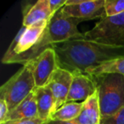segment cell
<instances>
[{
  "label": "cell",
  "instance_id": "obj_1",
  "mask_svg": "<svg viewBox=\"0 0 124 124\" xmlns=\"http://www.w3.org/2000/svg\"><path fill=\"white\" fill-rule=\"evenodd\" d=\"M54 48L59 67L71 73H85L88 69L124 57V46H111L86 38L68 40Z\"/></svg>",
  "mask_w": 124,
  "mask_h": 124
},
{
  "label": "cell",
  "instance_id": "obj_2",
  "mask_svg": "<svg viewBox=\"0 0 124 124\" xmlns=\"http://www.w3.org/2000/svg\"><path fill=\"white\" fill-rule=\"evenodd\" d=\"M82 20L64 16L60 9L49 20L41 39L26 53L12 57L7 64H22L25 66L38 57L45 49L54 47L57 43H63L71 39L85 38L84 33L78 31V25Z\"/></svg>",
  "mask_w": 124,
  "mask_h": 124
},
{
  "label": "cell",
  "instance_id": "obj_3",
  "mask_svg": "<svg viewBox=\"0 0 124 124\" xmlns=\"http://www.w3.org/2000/svg\"><path fill=\"white\" fill-rule=\"evenodd\" d=\"M90 76L97 88L101 117L115 115L124 106V76L116 73Z\"/></svg>",
  "mask_w": 124,
  "mask_h": 124
},
{
  "label": "cell",
  "instance_id": "obj_4",
  "mask_svg": "<svg viewBox=\"0 0 124 124\" xmlns=\"http://www.w3.org/2000/svg\"><path fill=\"white\" fill-rule=\"evenodd\" d=\"M36 88L32 62L30 61L0 88V100L6 101L9 110L15 109Z\"/></svg>",
  "mask_w": 124,
  "mask_h": 124
},
{
  "label": "cell",
  "instance_id": "obj_5",
  "mask_svg": "<svg viewBox=\"0 0 124 124\" xmlns=\"http://www.w3.org/2000/svg\"><path fill=\"white\" fill-rule=\"evenodd\" d=\"M84 38L111 46H124V12L100 19L93 29L84 33Z\"/></svg>",
  "mask_w": 124,
  "mask_h": 124
},
{
  "label": "cell",
  "instance_id": "obj_6",
  "mask_svg": "<svg viewBox=\"0 0 124 124\" xmlns=\"http://www.w3.org/2000/svg\"><path fill=\"white\" fill-rule=\"evenodd\" d=\"M31 62L36 88L47 86L51 77L59 68L54 48L51 47L45 49L39 56L31 60Z\"/></svg>",
  "mask_w": 124,
  "mask_h": 124
},
{
  "label": "cell",
  "instance_id": "obj_7",
  "mask_svg": "<svg viewBox=\"0 0 124 124\" xmlns=\"http://www.w3.org/2000/svg\"><path fill=\"white\" fill-rule=\"evenodd\" d=\"M105 0H83L81 4L65 5L61 10L64 16L80 19L83 21L105 17Z\"/></svg>",
  "mask_w": 124,
  "mask_h": 124
},
{
  "label": "cell",
  "instance_id": "obj_8",
  "mask_svg": "<svg viewBox=\"0 0 124 124\" xmlns=\"http://www.w3.org/2000/svg\"><path fill=\"white\" fill-rule=\"evenodd\" d=\"M72 81V73L59 67L51 77L48 86L50 88L55 100V111L64 105Z\"/></svg>",
  "mask_w": 124,
  "mask_h": 124
},
{
  "label": "cell",
  "instance_id": "obj_9",
  "mask_svg": "<svg viewBox=\"0 0 124 124\" xmlns=\"http://www.w3.org/2000/svg\"><path fill=\"white\" fill-rule=\"evenodd\" d=\"M97 92L93 78L87 73L72 72V81L68 93L66 103L86 100Z\"/></svg>",
  "mask_w": 124,
  "mask_h": 124
},
{
  "label": "cell",
  "instance_id": "obj_10",
  "mask_svg": "<svg viewBox=\"0 0 124 124\" xmlns=\"http://www.w3.org/2000/svg\"><path fill=\"white\" fill-rule=\"evenodd\" d=\"M48 21H42L35 23L34 25L29 26V27H26L25 32L22 34L21 39L16 46L14 53H13L12 56L9 58V60L16 55L26 53L31 48H32L41 39L42 36L48 26ZM9 60L7 61V63L9 62Z\"/></svg>",
  "mask_w": 124,
  "mask_h": 124
},
{
  "label": "cell",
  "instance_id": "obj_11",
  "mask_svg": "<svg viewBox=\"0 0 124 124\" xmlns=\"http://www.w3.org/2000/svg\"><path fill=\"white\" fill-rule=\"evenodd\" d=\"M34 91L38 106V118L44 122L51 120L55 112V100L50 88L47 85L42 88H36Z\"/></svg>",
  "mask_w": 124,
  "mask_h": 124
},
{
  "label": "cell",
  "instance_id": "obj_12",
  "mask_svg": "<svg viewBox=\"0 0 124 124\" xmlns=\"http://www.w3.org/2000/svg\"><path fill=\"white\" fill-rule=\"evenodd\" d=\"M53 17L48 0H38L32 5H27L23 9V26L29 27L42 21H48Z\"/></svg>",
  "mask_w": 124,
  "mask_h": 124
},
{
  "label": "cell",
  "instance_id": "obj_13",
  "mask_svg": "<svg viewBox=\"0 0 124 124\" xmlns=\"http://www.w3.org/2000/svg\"><path fill=\"white\" fill-rule=\"evenodd\" d=\"M101 113L98 93H95L83 101V106L78 118L71 122L78 124H100Z\"/></svg>",
  "mask_w": 124,
  "mask_h": 124
},
{
  "label": "cell",
  "instance_id": "obj_14",
  "mask_svg": "<svg viewBox=\"0 0 124 124\" xmlns=\"http://www.w3.org/2000/svg\"><path fill=\"white\" fill-rule=\"evenodd\" d=\"M34 90L20 105H18L15 109L9 110L5 122L21 119L38 118V111Z\"/></svg>",
  "mask_w": 124,
  "mask_h": 124
},
{
  "label": "cell",
  "instance_id": "obj_15",
  "mask_svg": "<svg viewBox=\"0 0 124 124\" xmlns=\"http://www.w3.org/2000/svg\"><path fill=\"white\" fill-rule=\"evenodd\" d=\"M85 73L92 76L108 74V73H116L124 76V57L114 59L98 66L88 69Z\"/></svg>",
  "mask_w": 124,
  "mask_h": 124
},
{
  "label": "cell",
  "instance_id": "obj_16",
  "mask_svg": "<svg viewBox=\"0 0 124 124\" xmlns=\"http://www.w3.org/2000/svg\"><path fill=\"white\" fill-rule=\"evenodd\" d=\"M83 106V102H69L62 105L54 112L51 120L71 122L78 118Z\"/></svg>",
  "mask_w": 124,
  "mask_h": 124
},
{
  "label": "cell",
  "instance_id": "obj_17",
  "mask_svg": "<svg viewBox=\"0 0 124 124\" xmlns=\"http://www.w3.org/2000/svg\"><path fill=\"white\" fill-rule=\"evenodd\" d=\"M105 12L106 16H114L124 12V0H105Z\"/></svg>",
  "mask_w": 124,
  "mask_h": 124
},
{
  "label": "cell",
  "instance_id": "obj_18",
  "mask_svg": "<svg viewBox=\"0 0 124 124\" xmlns=\"http://www.w3.org/2000/svg\"><path fill=\"white\" fill-rule=\"evenodd\" d=\"M26 29V27L23 26V27L21 28V30H20V31H18V33L16 34V36L15 37V38L13 39L12 43H10V45H9V48L7 49V51L5 52V54H4V57H3V59H2V63H3V64H6L8 60H9V58H10V57L12 56L13 53H14L15 48H16V46L17 45L18 42L20 41V39H21V36H22V34L25 32Z\"/></svg>",
  "mask_w": 124,
  "mask_h": 124
},
{
  "label": "cell",
  "instance_id": "obj_19",
  "mask_svg": "<svg viewBox=\"0 0 124 124\" xmlns=\"http://www.w3.org/2000/svg\"><path fill=\"white\" fill-rule=\"evenodd\" d=\"M100 124H124V106L111 116L101 117Z\"/></svg>",
  "mask_w": 124,
  "mask_h": 124
},
{
  "label": "cell",
  "instance_id": "obj_20",
  "mask_svg": "<svg viewBox=\"0 0 124 124\" xmlns=\"http://www.w3.org/2000/svg\"><path fill=\"white\" fill-rule=\"evenodd\" d=\"M67 0H48V4H49L50 11H51L52 16L58 12L60 9L66 5Z\"/></svg>",
  "mask_w": 124,
  "mask_h": 124
},
{
  "label": "cell",
  "instance_id": "obj_21",
  "mask_svg": "<svg viewBox=\"0 0 124 124\" xmlns=\"http://www.w3.org/2000/svg\"><path fill=\"white\" fill-rule=\"evenodd\" d=\"M2 124H44V122L40 118L33 119H21V120L8 121Z\"/></svg>",
  "mask_w": 124,
  "mask_h": 124
},
{
  "label": "cell",
  "instance_id": "obj_22",
  "mask_svg": "<svg viewBox=\"0 0 124 124\" xmlns=\"http://www.w3.org/2000/svg\"><path fill=\"white\" fill-rule=\"evenodd\" d=\"M9 109L5 100H0V124L5 122Z\"/></svg>",
  "mask_w": 124,
  "mask_h": 124
},
{
  "label": "cell",
  "instance_id": "obj_23",
  "mask_svg": "<svg viewBox=\"0 0 124 124\" xmlns=\"http://www.w3.org/2000/svg\"><path fill=\"white\" fill-rule=\"evenodd\" d=\"M44 124H78L73 122H63V121H56V120H49L44 122Z\"/></svg>",
  "mask_w": 124,
  "mask_h": 124
}]
</instances>
